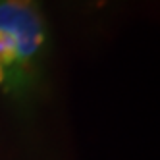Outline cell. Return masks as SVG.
I'll return each instance as SVG.
<instances>
[{
    "label": "cell",
    "mask_w": 160,
    "mask_h": 160,
    "mask_svg": "<svg viewBox=\"0 0 160 160\" xmlns=\"http://www.w3.org/2000/svg\"><path fill=\"white\" fill-rule=\"evenodd\" d=\"M0 31L14 47V66L4 77L6 93L25 100L35 91L48 48V27L39 0H0Z\"/></svg>",
    "instance_id": "6da1fadb"
},
{
    "label": "cell",
    "mask_w": 160,
    "mask_h": 160,
    "mask_svg": "<svg viewBox=\"0 0 160 160\" xmlns=\"http://www.w3.org/2000/svg\"><path fill=\"white\" fill-rule=\"evenodd\" d=\"M4 83V72H2V68H0V85Z\"/></svg>",
    "instance_id": "7a4b0ae2"
}]
</instances>
